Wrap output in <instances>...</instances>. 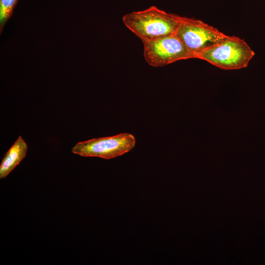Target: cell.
I'll return each mask as SVG.
<instances>
[{
	"instance_id": "cell-1",
	"label": "cell",
	"mask_w": 265,
	"mask_h": 265,
	"mask_svg": "<svg viewBox=\"0 0 265 265\" xmlns=\"http://www.w3.org/2000/svg\"><path fill=\"white\" fill-rule=\"evenodd\" d=\"M181 18L151 6L124 15L122 21L130 30L144 42L176 33Z\"/></svg>"
},
{
	"instance_id": "cell-2",
	"label": "cell",
	"mask_w": 265,
	"mask_h": 265,
	"mask_svg": "<svg viewBox=\"0 0 265 265\" xmlns=\"http://www.w3.org/2000/svg\"><path fill=\"white\" fill-rule=\"evenodd\" d=\"M255 52L243 39L227 36L213 46L203 51L196 58L205 60L223 70H237L247 67Z\"/></svg>"
},
{
	"instance_id": "cell-3",
	"label": "cell",
	"mask_w": 265,
	"mask_h": 265,
	"mask_svg": "<svg viewBox=\"0 0 265 265\" xmlns=\"http://www.w3.org/2000/svg\"><path fill=\"white\" fill-rule=\"evenodd\" d=\"M176 34L195 58L198 53L228 36L201 20L182 16Z\"/></svg>"
},
{
	"instance_id": "cell-4",
	"label": "cell",
	"mask_w": 265,
	"mask_h": 265,
	"mask_svg": "<svg viewBox=\"0 0 265 265\" xmlns=\"http://www.w3.org/2000/svg\"><path fill=\"white\" fill-rule=\"evenodd\" d=\"M135 144V139L132 134L122 133L79 142L72 148V152L82 157L111 159L129 152Z\"/></svg>"
},
{
	"instance_id": "cell-5",
	"label": "cell",
	"mask_w": 265,
	"mask_h": 265,
	"mask_svg": "<svg viewBox=\"0 0 265 265\" xmlns=\"http://www.w3.org/2000/svg\"><path fill=\"white\" fill-rule=\"evenodd\" d=\"M142 42L145 59L153 67H162L180 60L195 58L194 55L176 33Z\"/></svg>"
},
{
	"instance_id": "cell-6",
	"label": "cell",
	"mask_w": 265,
	"mask_h": 265,
	"mask_svg": "<svg viewBox=\"0 0 265 265\" xmlns=\"http://www.w3.org/2000/svg\"><path fill=\"white\" fill-rule=\"evenodd\" d=\"M27 145L19 136L4 155L0 165V179H4L26 157Z\"/></svg>"
},
{
	"instance_id": "cell-7",
	"label": "cell",
	"mask_w": 265,
	"mask_h": 265,
	"mask_svg": "<svg viewBox=\"0 0 265 265\" xmlns=\"http://www.w3.org/2000/svg\"><path fill=\"white\" fill-rule=\"evenodd\" d=\"M19 0H0V33L1 34L3 27L11 17L13 10Z\"/></svg>"
}]
</instances>
